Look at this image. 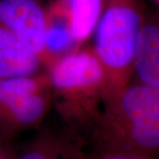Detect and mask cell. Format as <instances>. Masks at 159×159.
<instances>
[{
    "instance_id": "6da1fadb",
    "label": "cell",
    "mask_w": 159,
    "mask_h": 159,
    "mask_svg": "<svg viewBox=\"0 0 159 159\" xmlns=\"http://www.w3.org/2000/svg\"><path fill=\"white\" fill-rule=\"evenodd\" d=\"M95 145L159 157V89L137 80L103 103Z\"/></svg>"
},
{
    "instance_id": "7a4b0ae2",
    "label": "cell",
    "mask_w": 159,
    "mask_h": 159,
    "mask_svg": "<svg viewBox=\"0 0 159 159\" xmlns=\"http://www.w3.org/2000/svg\"><path fill=\"white\" fill-rule=\"evenodd\" d=\"M46 70L63 119L74 129L92 132L108 91L106 72L94 49L77 50Z\"/></svg>"
},
{
    "instance_id": "3957f363",
    "label": "cell",
    "mask_w": 159,
    "mask_h": 159,
    "mask_svg": "<svg viewBox=\"0 0 159 159\" xmlns=\"http://www.w3.org/2000/svg\"><path fill=\"white\" fill-rule=\"evenodd\" d=\"M144 17L139 0H106L95 29L94 48L107 75L105 101L118 95L134 78L137 41Z\"/></svg>"
},
{
    "instance_id": "277c9868",
    "label": "cell",
    "mask_w": 159,
    "mask_h": 159,
    "mask_svg": "<svg viewBox=\"0 0 159 159\" xmlns=\"http://www.w3.org/2000/svg\"><path fill=\"white\" fill-rule=\"evenodd\" d=\"M47 73L0 77V136H15L42 123L52 101Z\"/></svg>"
},
{
    "instance_id": "5b68a950",
    "label": "cell",
    "mask_w": 159,
    "mask_h": 159,
    "mask_svg": "<svg viewBox=\"0 0 159 159\" xmlns=\"http://www.w3.org/2000/svg\"><path fill=\"white\" fill-rule=\"evenodd\" d=\"M0 21L40 59L47 64V13L37 0H0Z\"/></svg>"
},
{
    "instance_id": "8992f818",
    "label": "cell",
    "mask_w": 159,
    "mask_h": 159,
    "mask_svg": "<svg viewBox=\"0 0 159 159\" xmlns=\"http://www.w3.org/2000/svg\"><path fill=\"white\" fill-rule=\"evenodd\" d=\"M134 76L159 89V11L145 14L137 41Z\"/></svg>"
},
{
    "instance_id": "52a82bcc",
    "label": "cell",
    "mask_w": 159,
    "mask_h": 159,
    "mask_svg": "<svg viewBox=\"0 0 159 159\" xmlns=\"http://www.w3.org/2000/svg\"><path fill=\"white\" fill-rule=\"evenodd\" d=\"M43 68L39 58L0 21V77L33 75Z\"/></svg>"
},
{
    "instance_id": "ba28073f",
    "label": "cell",
    "mask_w": 159,
    "mask_h": 159,
    "mask_svg": "<svg viewBox=\"0 0 159 159\" xmlns=\"http://www.w3.org/2000/svg\"><path fill=\"white\" fill-rule=\"evenodd\" d=\"M45 47L47 68L51 63L79 50L80 43L74 37L68 15L57 1L47 11Z\"/></svg>"
},
{
    "instance_id": "9c48e42d",
    "label": "cell",
    "mask_w": 159,
    "mask_h": 159,
    "mask_svg": "<svg viewBox=\"0 0 159 159\" xmlns=\"http://www.w3.org/2000/svg\"><path fill=\"white\" fill-rule=\"evenodd\" d=\"M68 15L80 44L95 31L102 11V0H58Z\"/></svg>"
},
{
    "instance_id": "30bf717a",
    "label": "cell",
    "mask_w": 159,
    "mask_h": 159,
    "mask_svg": "<svg viewBox=\"0 0 159 159\" xmlns=\"http://www.w3.org/2000/svg\"><path fill=\"white\" fill-rule=\"evenodd\" d=\"M13 159H82V150L71 142L42 134Z\"/></svg>"
},
{
    "instance_id": "8fae6325",
    "label": "cell",
    "mask_w": 159,
    "mask_h": 159,
    "mask_svg": "<svg viewBox=\"0 0 159 159\" xmlns=\"http://www.w3.org/2000/svg\"><path fill=\"white\" fill-rule=\"evenodd\" d=\"M82 159H157L146 155L135 153L119 148H108L95 145L93 151L89 154L83 153Z\"/></svg>"
},
{
    "instance_id": "7c38bea8",
    "label": "cell",
    "mask_w": 159,
    "mask_h": 159,
    "mask_svg": "<svg viewBox=\"0 0 159 159\" xmlns=\"http://www.w3.org/2000/svg\"><path fill=\"white\" fill-rule=\"evenodd\" d=\"M2 140H3V138L0 136V159H11L8 157V154H7L6 148L4 147Z\"/></svg>"
},
{
    "instance_id": "4fadbf2b",
    "label": "cell",
    "mask_w": 159,
    "mask_h": 159,
    "mask_svg": "<svg viewBox=\"0 0 159 159\" xmlns=\"http://www.w3.org/2000/svg\"><path fill=\"white\" fill-rule=\"evenodd\" d=\"M155 1H156V2H157V3L159 4V0H155Z\"/></svg>"
}]
</instances>
